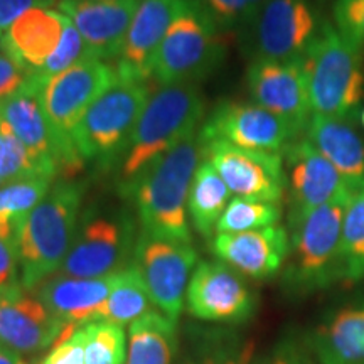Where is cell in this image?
<instances>
[{
    "mask_svg": "<svg viewBox=\"0 0 364 364\" xmlns=\"http://www.w3.org/2000/svg\"><path fill=\"white\" fill-rule=\"evenodd\" d=\"M201 156L204 145L196 132L132 182L125 196H130L135 204L140 230L157 238L193 243L188 198Z\"/></svg>",
    "mask_w": 364,
    "mask_h": 364,
    "instance_id": "1",
    "label": "cell"
},
{
    "mask_svg": "<svg viewBox=\"0 0 364 364\" xmlns=\"http://www.w3.org/2000/svg\"><path fill=\"white\" fill-rule=\"evenodd\" d=\"M85 191V182H53L43 201L22 223L17 236V257L24 289H38L59 272L78 228Z\"/></svg>",
    "mask_w": 364,
    "mask_h": 364,
    "instance_id": "2",
    "label": "cell"
},
{
    "mask_svg": "<svg viewBox=\"0 0 364 364\" xmlns=\"http://www.w3.org/2000/svg\"><path fill=\"white\" fill-rule=\"evenodd\" d=\"M204 110L203 95L196 85L162 86L150 95L118 162L122 193H127L150 164L201 130Z\"/></svg>",
    "mask_w": 364,
    "mask_h": 364,
    "instance_id": "3",
    "label": "cell"
},
{
    "mask_svg": "<svg viewBox=\"0 0 364 364\" xmlns=\"http://www.w3.org/2000/svg\"><path fill=\"white\" fill-rule=\"evenodd\" d=\"M300 63L306 71L312 115L356 122L364 102V53L334 24L322 21Z\"/></svg>",
    "mask_w": 364,
    "mask_h": 364,
    "instance_id": "4",
    "label": "cell"
},
{
    "mask_svg": "<svg viewBox=\"0 0 364 364\" xmlns=\"http://www.w3.org/2000/svg\"><path fill=\"white\" fill-rule=\"evenodd\" d=\"M353 198L324 204L289 223L290 253L284 285L292 294H312L341 280V238Z\"/></svg>",
    "mask_w": 364,
    "mask_h": 364,
    "instance_id": "5",
    "label": "cell"
},
{
    "mask_svg": "<svg viewBox=\"0 0 364 364\" xmlns=\"http://www.w3.org/2000/svg\"><path fill=\"white\" fill-rule=\"evenodd\" d=\"M225 58L221 31L198 0H188L159 46L152 78L162 86L196 85L211 76Z\"/></svg>",
    "mask_w": 364,
    "mask_h": 364,
    "instance_id": "6",
    "label": "cell"
},
{
    "mask_svg": "<svg viewBox=\"0 0 364 364\" xmlns=\"http://www.w3.org/2000/svg\"><path fill=\"white\" fill-rule=\"evenodd\" d=\"M118 81L115 65L90 58L53 76L39 88L41 107L65 152V179H70L83 166V159L73 142V130L91 105Z\"/></svg>",
    "mask_w": 364,
    "mask_h": 364,
    "instance_id": "7",
    "label": "cell"
},
{
    "mask_svg": "<svg viewBox=\"0 0 364 364\" xmlns=\"http://www.w3.org/2000/svg\"><path fill=\"white\" fill-rule=\"evenodd\" d=\"M136 236L129 209L100 204L81 209L75 238L59 273L75 279H100L124 270L132 265Z\"/></svg>",
    "mask_w": 364,
    "mask_h": 364,
    "instance_id": "8",
    "label": "cell"
},
{
    "mask_svg": "<svg viewBox=\"0 0 364 364\" xmlns=\"http://www.w3.org/2000/svg\"><path fill=\"white\" fill-rule=\"evenodd\" d=\"M150 95L149 81H118L91 105L73 130L83 162L103 169L120 162Z\"/></svg>",
    "mask_w": 364,
    "mask_h": 364,
    "instance_id": "9",
    "label": "cell"
},
{
    "mask_svg": "<svg viewBox=\"0 0 364 364\" xmlns=\"http://www.w3.org/2000/svg\"><path fill=\"white\" fill-rule=\"evenodd\" d=\"M132 263L142 275L154 306L172 321H179L186 290L198 265L193 243L157 238L140 230Z\"/></svg>",
    "mask_w": 364,
    "mask_h": 364,
    "instance_id": "10",
    "label": "cell"
},
{
    "mask_svg": "<svg viewBox=\"0 0 364 364\" xmlns=\"http://www.w3.org/2000/svg\"><path fill=\"white\" fill-rule=\"evenodd\" d=\"M322 21L309 0H265L248 27L253 59L302 61Z\"/></svg>",
    "mask_w": 364,
    "mask_h": 364,
    "instance_id": "11",
    "label": "cell"
},
{
    "mask_svg": "<svg viewBox=\"0 0 364 364\" xmlns=\"http://www.w3.org/2000/svg\"><path fill=\"white\" fill-rule=\"evenodd\" d=\"M203 144L221 140L236 147L282 154L299 134L289 122L257 103L221 102L213 108L201 130Z\"/></svg>",
    "mask_w": 364,
    "mask_h": 364,
    "instance_id": "12",
    "label": "cell"
},
{
    "mask_svg": "<svg viewBox=\"0 0 364 364\" xmlns=\"http://www.w3.org/2000/svg\"><path fill=\"white\" fill-rule=\"evenodd\" d=\"M186 309L194 318L241 324L253 317L257 299L243 275L223 262H199L186 290Z\"/></svg>",
    "mask_w": 364,
    "mask_h": 364,
    "instance_id": "13",
    "label": "cell"
},
{
    "mask_svg": "<svg viewBox=\"0 0 364 364\" xmlns=\"http://www.w3.org/2000/svg\"><path fill=\"white\" fill-rule=\"evenodd\" d=\"M204 145V156L215 166L228 189L236 198L280 204L287 189L282 154L236 147L213 140Z\"/></svg>",
    "mask_w": 364,
    "mask_h": 364,
    "instance_id": "14",
    "label": "cell"
},
{
    "mask_svg": "<svg viewBox=\"0 0 364 364\" xmlns=\"http://www.w3.org/2000/svg\"><path fill=\"white\" fill-rule=\"evenodd\" d=\"M285 176L289 188V223L314 209L356 193L343 176L322 156L307 136H299L285 149Z\"/></svg>",
    "mask_w": 364,
    "mask_h": 364,
    "instance_id": "15",
    "label": "cell"
},
{
    "mask_svg": "<svg viewBox=\"0 0 364 364\" xmlns=\"http://www.w3.org/2000/svg\"><path fill=\"white\" fill-rule=\"evenodd\" d=\"M247 85L258 107L284 118L299 134H306L312 107L302 63L253 59L247 71Z\"/></svg>",
    "mask_w": 364,
    "mask_h": 364,
    "instance_id": "16",
    "label": "cell"
},
{
    "mask_svg": "<svg viewBox=\"0 0 364 364\" xmlns=\"http://www.w3.org/2000/svg\"><path fill=\"white\" fill-rule=\"evenodd\" d=\"M66 324L44 306L34 290L22 285L0 294V346L19 354L53 348Z\"/></svg>",
    "mask_w": 364,
    "mask_h": 364,
    "instance_id": "17",
    "label": "cell"
},
{
    "mask_svg": "<svg viewBox=\"0 0 364 364\" xmlns=\"http://www.w3.org/2000/svg\"><path fill=\"white\" fill-rule=\"evenodd\" d=\"M58 11L73 22L95 56L117 61L140 0H56Z\"/></svg>",
    "mask_w": 364,
    "mask_h": 364,
    "instance_id": "18",
    "label": "cell"
},
{
    "mask_svg": "<svg viewBox=\"0 0 364 364\" xmlns=\"http://www.w3.org/2000/svg\"><path fill=\"white\" fill-rule=\"evenodd\" d=\"M218 260L252 280H268L287 263L290 236L284 226H268L243 233H216L211 243Z\"/></svg>",
    "mask_w": 364,
    "mask_h": 364,
    "instance_id": "19",
    "label": "cell"
},
{
    "mask_svg": "<svg viewBox=\"0 0 364 364\" xmlns=\"http://www.w3.org/2000/svg\"><path fill=\"white\" fill-rule=\"evenodd\" d=\"M188 0H140L115 68L120 81H149L164 36Z\"/></svg>",
    "mask_w": 364,
    "mask_h": 364,
    "instance_id": "20",
    "label": "cell"
},
{
    "mask_svg": "<svg viewBox=\"0 0 364 364\" xmlns=\"http://www.w3.org/2000/svg\"><path fill=\"white\" fill-rule=\"evenodd\" d=\"M0 117L17 135L41 169L53 179L66 174V159L56 135L51 130L39 100V86L27 85L19 93L0 102Z\"/></svg>",
    "mask_w": 364,
    "mask_h": 364,
    "instance_id": "21",
    "label": "cell"
},
{
    "mask_svg": "<svg viewBox=\"0 0 364 364\" xmlns=\"http://www.w3.org/2000/svg\"><path fill=\"white\" fill-rule=\"evenodd\" d=\"M117 273L100 279H75L58 273L44 280L34 292L46 307L66 326L83 327L95 317L110 295Z\"/></svg>",
    "mask_w": 364,
    "mask_h": 364,
    "instance_id": "22",
    "label": "cell"
},
{
    "mask_svg": "<svg viewBox=\"0 0 364 364\" xmlns=\"http://www.w3.org/2000/svg\"><path fill=\"white\" fill-rule=\"evenodd\" d=\"M304 135L339 171L354 193L364 189V139L354 122L312 115Z\"/></svg>",
    "mask_w": 364,
    "mask_h": 364,
    "instance_id": "23",
    "label": "cell"
},
{
    "mask_svg": "<svg viewBox=\"0 0 364 364\" xmlns=\"http://www.w3.org/2000/svg\"><path fill=\"white\" fill-rule=\"evenodd\" d=\"M307 348L317 364H364V302L331 312L311 332Z\"/></svg>",
    "mask_w": 364,
    "mask_h": 364,
    "instance_id": "24",
    "label": "cell"
},
{
    "mask_svg": "<svg viewBox=\"0 0 364 364\" xmlns=\"http://www.w3.org/2000/svg\"><path fill=\"white\" fill-rule=\"evenodd\" d=\"M66 21L49 7L29 9L7 29V54L34 75L56 51Z\"/></svg>",
    "mask_w": 364,
    "mask_h": 364,
    "instance_id": "25",
    "label": "cell"
},
{
    "mask_svg": "<svg viewBox=\"0 0 364 364\" xmlns=\"http://www.w3.org/2000/svg\"><path fill=\"white\" fill-rule=\"evenodd\" d=\"M127 364H174L179 349L177 322L161 311H150L132 322Z\"/></svg>",
    "mask_w": 364,
    "mask_h": 364,
    "instance_id": "26",
    "label": "cell"
},
{
    "mask_svg": "<svg viewBox=\"0 0 364 364\" xmlns=\"http://www.w3.org/2000/svg\"><path fill=\"white\" fill-rule=\"evenodd\" d=\"M231 191L209 161L199 164L188 198V213L196 233L213 238L218 221L230 204Z\"/></svg>",
    "mask_w": 364,
    "mask_h": 364,
    "instance_id": "27",
    "label": "cell"
},
{
    "mask_svg": "<svg viewBox=\"0 0 364 364\" xmlns=\"http://www.w3.org/2000/svg\"><path fill=\"white\" fill-rule=\"evenodd\" d=\"M154 302L150 299L147 285L132 263L130 267L118 272L117 282L110 295L100 307L95 322H107L115 326H130L136 318L152 311Z\"/></svg>",
    "mask_w": 364,
    "mask_h": 364,
    "instance_id": "28",
    "label": "cell"
},
{
    "mask_svg": "<svg viewBox=\"0 0 364 364\" xmlns=\"http://www.w3.org/2000/svg\"><path fill=\"white\" fill-rule=\"evenodd\" d=\"M53 179L27 177L0 186V236L17 248L22 223L51 189Z\"/></svg>",
    "mask_w": 364,
    "mask_h": 364,
    "instance_id": "29",
    "label": "cell"
},
{
    "mask_svg": "<svg viewBox=\"0 0 364 364\" xmlns=\"http://www.w3.org/2000/svg\"><path fill=\"white\" fill-rule=\"evenodd\" d=\"M341 280H364V189L354 194L344 216L341 238Z\"/></svg>",
    "mask_w": 364,
    "mask_h": 364,
    "instance_id": "30",
    "label": "cell"
},
{
    "mask_svg": "<svg viewBox=\"0 0 364 364\" xmlns=\"http://www.w3.org/2000/svg\"><path fill=\"white\" fill-rule=\"evenodd\" d=\"M194 348L189 364H255V341L235 332H208Z\"/></svg>",
    "mask_w": 364,
    "mask_h": 364,
    "instance_id": "31",
    "label": "cell"
},
{
    "mask_svg": "<svg viewBox=\"0 0 364 364\" xmlns=\"http://www.w3.org/2000/svg\"><path fill=\"white\" fill-rule=\"evenodd\" d=\"M280 218V204L235 198L218 221L216 233H243V231L262 230V228L279 225Z\"/></svg>",
    "mask_w": 364,
    "mask_h": 364,
    "instance_id": "32",
    "label": "cell"
},
{
    "mask_svg": "<svg viewBox=\"0 0 364 364\" xmlns=\"http://www.w3.org/2000/svg\"><path fill=\"white\" fill-rule=\"evenodd\" d=\"M27 177L53 179L41 169L39 164L27 152L11 127L0 117V184H9L14 181L27 179Z\"/></svg>",
    "mask_w": 364,
    "mask_h": 364,
    "instance_id": "33",
    "label": "cell"
},
{
    "mask_svg": "<svg viewBox=\"0 0 364 364\" xmlns=\"http://www.w3.org/2000/svg\"><path fill=\"white\" fill-rule=\"evenodd\" d=\"M85 364H125L127 336L124 327L107 322L86 324Z\"/></svg>",
    "mask_w": 364,
    "mask_h": 364,
    "instance_id": "34",
    "label": "cell"
},
{
    "mask_svg": "<svg viewBox=\"0 0 364 364\" xmlns=\"http://www.w3.org/2000/svg\"><path fill=\"white\" fill-rule=\"evenodd\" d=\"M90 58L97 56H95L93 51L88 48V44L85 43V39L81 38L80 31L73 26V22L70 19H68L65 26V33H63V38L59 41L56 51L48 58L46 65L33 75L34 83L41 88V86H43L48 80H51L53 76L70 70V68Z\"/></svg>",
    "mask_w": 364,
    "mask_h": 364,
    "instance_id": "35",
    "label": "cell"
},
{
    "mask_svg": "<svg viewBox=\"0 0 364 364\" xmlns=\"http://www.w3.org/2000/svg\"><path fill=\"white\" fill-rule=\"evenodd\" d=\"M221 31L248 29L257 19L265 0H198Z\"/></svg>",
    "mask_w": 364,
    "mask_h": 364,
    "instance_id": "36",
    "label": "cell"
},
{
    "mask_svg": "<svg viewBox=\"0 0 364 364\" xmlns=\"http://www.w3.org/2000/svg\"><path fill=\"white\" fill-rule=\"evenodd\" d=\"M86 339L88 332L85 326H66L61 338L53 344L51 351L46 354L39 364H85Z\"/></svg>",
    "mask_w": 364,
    "mask_h": 364,
    "instance_id": "37",
    "label": "cell"
},
{
    "mask_svg": "<svg viewBox=\"0 0 364 364\" xmlns=\"http://www.w3.org/2000/svg\"><path fill=\"white\" fill-rule=\"evenodd\" d=\"M334 27L364 53V0H336Z\"/></svg>",
    "mask_w": 364,
    "mask_h": 364,
    "instance_id": "38",
    "label": "cell"
},
{
    "mask_svg": "<svg viewBox=\"0 0 364 364\" xmlns=\"http://www.w3.org/2000/svg\"><path fill=\"white\" fill-rule=\"evenodd\" d=\"M31 83H33V73L12 56L0 53V102L19 93Z\"/></svg>",
    "mask_w": 364,
    "mask_h": 364,
    "instance_id": "39",
    "label": "cell"
},
{
    "mask_svg": "<svg viewBox=\"0 0 364 364\" xmlns=\"http://www.w3.org/2000/svg\"><path fill=\"white\" fill-rule=\"evenodd\" d=\"M255 364H312V361L307 349L300 348L292 339H284L258 358Z\"/></svg>",
    "mask_w": 364,
    "mask_h": 364,
    "instance_id": "40",
    "label": "cell"
},
{
    "mask_svg": "<svg viewBox=\"0 0 364 364\" xmlns=\"http://www.w3.org/2000/svg\"><path fill=\"white\" fill-rule=\"evenodd\" d=\"M21 284L19 257L16 245L0 236V294Z\"/></svg>",
    "mask_w": 364,
    "mask_h": 364,
    "instance_id": "41",
    "label": "cell"
},
{
    "mask_svg": "<svg viewBox=\"0 0 364 364\" xmlns=\"http://www.w3.org/2000/svg\"><path fill=\"white\" fill-rule=\"evenodd\" d=\"M56 0H0V29L7 31L22 14L34 7H49Z\"/></svg>",
    "mask_w": 364,
    "mask_h": 364,
    "instance_id": "42",
    "label": "cell"
},
{
    "mask_svg": "<svg viewBox=\"0 0 364 364\" xmlns=\"http://www.w3.org/2000/svg\"><path fill=\"white\" fill-rule=\"evenodd\" d=\"M0 364H26V363L22 361L19 354L9 351V349L0 346Z\"/></svg>",
    "mask_w": 364,
    "mask_h": 364,
    "instance_id": "43",
    "label": "cell"
},
{
    "mask_svg": "<svg viewBox=\"0 0 364 364\" xmlns=\"http://www.w3.org/2000/svg\"><path fill=\"white\" fill-rule=\"evenodd\" d=\"M0 53L7 54V31L0 29Z\"/></svg>",
    "mask_w": 364,
    "mask_h": 364,
    "instance_id": "44",
    "label": "cell"
},
{
    "mask_svg": "<svg viewBox=\"0 0 364 364\" xmlns=\"http://www.w3.org/2000/svg\"><path fill=\"white\" fill-rule=\"evenodd\" d=\"M359 122H361L363 129H364V107L361 108V113H359Z\"/></svg>",
    "mask_w": 364,
    "mask_h": 364,
    "instance_id": "45",
    "label": "cell"
},
{
    "mask_svg": "<svg viewBox=\"0 0 364 364\" xmlns=\"http://www.w3.org/2000/svg\"><path fill=\"white\" fill-rule=\"evenodd\" d=\"M0 186H2V184H0Z\"/></svg>",
    "mask_w": 364,
    "mask_h": 364,
    "instance_id": "46",
    "label": "cell"
}]
</instances>
